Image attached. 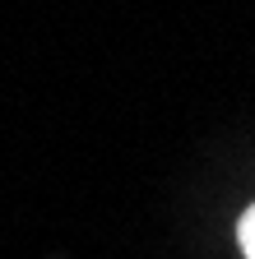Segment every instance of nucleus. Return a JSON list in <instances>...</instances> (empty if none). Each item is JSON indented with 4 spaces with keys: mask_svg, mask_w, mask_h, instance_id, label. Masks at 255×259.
<instances>
[{
    "mask_svg": "<svg viewBox=\"0 0 255 259\" xmlns=\"http://www.w3.org/2000/svg\"><path fill=\"white\" fill-rule=\"evenodd\" d=\"M237 245H241V254L246 259H255V204L241 213V222H237Z\"/></svg>",
    "mask_w": 255,
    "mask_h": 259,
    "instance_id": "f257e3e1",
    "label": "nucleus"
}]
</instances>
